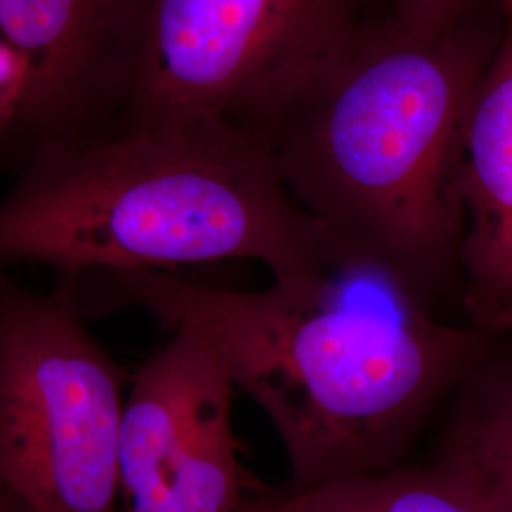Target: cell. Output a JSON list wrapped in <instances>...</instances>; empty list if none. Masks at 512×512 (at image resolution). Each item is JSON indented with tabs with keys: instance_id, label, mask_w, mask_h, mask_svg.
<instances>
[{
	"instance_id": "cell-1",
	"label": "cell",
	"mask_w": 512,
	"mask_h": 512,
	"mask_svg": "<svg viewBox=\"0 0 512 512\" xmlns=\"http://www.w3.org/2000/svg\"><path fill=\"white\" fill-rule=\"evenodd\" d=\"M55 289L84 317L139 308L217 349L274 425L291 490L403 465L433 408L484 365L490 336L348 268L281 277L258 293L164 270H88L61 275Z\"/></svg>"
},
{
	"instance_id": "cell-2",
	"label": "cell",
	"mask_w": 512,
	"mask_h": 512,
	"mask_svg": "<svg viewBox=\"0 0 512 512\" xmlns=\"http://www.w3.org/2000/svg\"><path fill=\"white\" fill-rule=\"evenodd\" d=\"M442 25L378 12L329 67L247 128L329 238L336 268L382 275L431 304L459 270V139L501 38L473 18Z\"/></svg>"
},
{
	"instance_id": "cell-3",
	"label": "cell",
	"mask_w": 512,
	"mask_h": 512,
	"mask_svg": "<svg viewBox=\"0 0 512 512\" xmlns=\"http://www.w3.org/2000/svg\"><path fill=\"white\" fill-rule=\"evenodd\" d=\"M253 258L274 279L336 268L255 129L220 118L124 124L35 148L0 202V264L59 275Z\"/></svg>"
},
{
	"instance_id": "cell-4",
	"label": "cell",
	"mask_w": 512,
	"mask_h": 512,
	"mask_svg": "<svg viewBox=\"0 0 512 512\" xmlns=\"http://www.w3.org/2000/svg\"><path fill=\"white\" fill-rule=\"evenodd\" d=\"M84 319L0 264V486L31 512H116L124 372Z\"/></svg>"
},
{
	"instance_id": "cell-5",
	"label": "cell",
	"mask_w": 512,
	"mask_h": 512,
	"mask_svg": "<svg viewBox=\"0 0 512 512\" xmlns=\"http://www.w3.org/2000/svg\"><path fill=\"white\" fill-rule=\"evenodd\" d=\"M372 0H148L116 126L220 118L249 126L342 54ZM114 126V128H116Z\"/></svg>"
},
{
	"instance_id": "cell-6",
	"label": "cell",
	"mask_w": 512,
	"mask_h": 512,
	"mask_svg": "<svg viewBox=\"0 0 512 512\" xmlns=\"http://www.w3.org/2000/svg\"><path fill=\"white\" fill-rule=\"evenodd\" d=\"M236 382L205 340L173 332L126 395L118 484L128 512H234L256 484L239 463Z\"/></svg>"
},
{
	"instance_id": "cell-7",
	"label": "cell",
	"mask_w": 512,
	"mask_h": 512,
	"mask_svg": "<svg viewBox=\"0 0 512 512\" xmlns=\"http://www.w3.org/2000/svg\"><path fill=\"white\" fill-rule=\"evenodd\" d=\"M148 0H0V37L27 88L4 129L27 152L114 128L128 103Z\"/></svg>"
},
{
	"instance_id": "cell-8",
	"label": "cell",
	"mask_w": 512,
	"mask_h": 512,
	"mask_svg": "<svg viewBox=\"0 0 512 512\" xmlns=\"http://www.w3.org/2000/svg\"><path fill=\"white\" fill-rule=\"evenodd\" d=\"M501 38L476 84L459 139L463 308L488 334L512 332V0H497Z\"/></svg>"
},
{
	"instance_id": "cell-9",
	"label": "cell",
	"mask_w": 512,
	"mask_h": 512,
	"mask_svg": "<svg viewBox=\"0 0 512 512\" xmlns=\"http://www.w3.org/2000/svg\"><path fill=\"white\" fill-rule=\"evenodd\" d=\"M234 512H501L442 463L397 465L308 490L256 484Z\"/></svg>"
},
{
	"instance_id": "cell-10",
	"label": "cell",
	"mask_w": 512,
	"mask_h": 512,
	"mask_svg": "<svg viewBox=\"0 0 512 512\" xmlns=\"http://www.w3.org/2000/svg\"><path fill=\"white\" fill-rule=\"evenodd\" d=\"M461 404L442 439L439 463L452 469L495 509L512 512V366L465 382Z\"/></svg>"
},
{
	"instance_id": "cell-11",
	"label": "cell",
	"mask_w": 512,
	"mask_h": 512,
	"mask_svg": "<svg viewBox=\"0 0 512 512\" xmlns=\"http://www.w3.org/2000/svg\"><path fill=\"white\" fill-rule=\"evenodd\" d=\"M380 10L418 25H442L459 18L475 0H372Z\"/></svg>"
},
{
	"instance_id": "cell-12",
	"label": "cell",
	"mask_w": 512,
	"mask_h": 512,
	"mask_svg": "<svg viewBox=\"0 0 512 512\" xmlns=\"http://www.w3.org/2000/svg\"><path fill=\"white\" fill-rule=\"evenodd\" d=\"M27 88V69L21 55L0 37V131L16 118Z\"/></svg>"
},
{
	"instance_id": "cell-13",
	"label": "cell",
	"mask_w": 512,
	"mask_h": 512,
	"mask_svg": "<svg viewBox=\"0 0 512 512\" xmlns=\"http://www.w3.org/2000/svg\"><path fill=\"white\" fill-rule=\"evenodd\" d=\"M0 512H31V509L21 503L18 497L10 494L4 486H0Z\"/></svg>"
}]
</instances>
